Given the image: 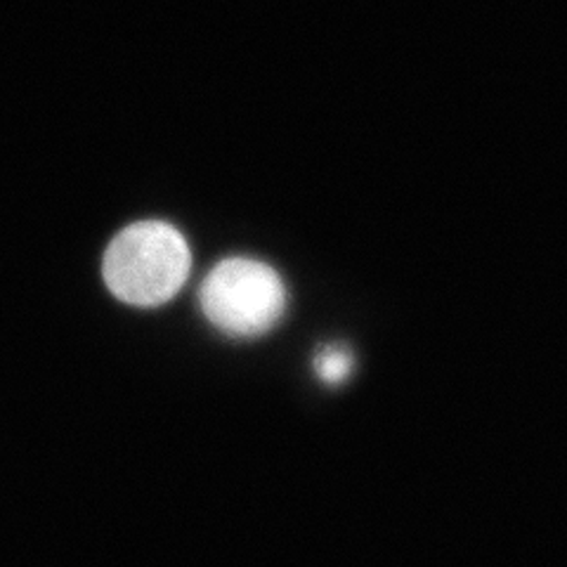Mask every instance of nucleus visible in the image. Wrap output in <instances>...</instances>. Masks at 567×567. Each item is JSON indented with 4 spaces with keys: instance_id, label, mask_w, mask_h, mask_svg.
<instances>
[{
    "instance_id": "nucleus-2",
    "label": "nucleus",
    "mask_w": 567,
    "mask_h": 567,
    "mask_svg": "<svg viewBox=\"0 0 567 567\" xmlns=\"http://www.w3.org/2000/svg\"><path fill=\"white\" fill-rule=\"evenodd\" d=\"M199 300L213 327L254 339L268 333L287 310V284L268 262L227 258L204 279Z\"/></svg>"
},
{
    "instance_id": "nucleus-1",
    "label": "nucleus",
    "mask_w": 567,
    "mask_h": 567,
    "mask_svg": "<svg viewBox=\"0 0 567 567\" xmlns=\"http://www.w3.org/2000/svg\"><path fill=\"white\" fill-rule=\"evenodd\" d=\"M192 265L189 244L162 220L135 223L114 237L102 260L110 291L128 306L154 308L183 289Z\"/></svg>"
},
{
    "instance_id": "nucleus-3",
    "label": "nucleus",
    "mask_w": 567,
    "mask_h": 567,
    "mask_svg": "<svg viewBox=\"0 0 567 567\" xmlns=\"http://www.w3.org/2000/svg\"><path fill=\"white\" fill-rule=\"evenodd\" d=\"M315 369H317V377L324 383H329V385L343 383L352 371V354L346 348L329 346L317 354Z\"/></svg>"
}]
</instances>
